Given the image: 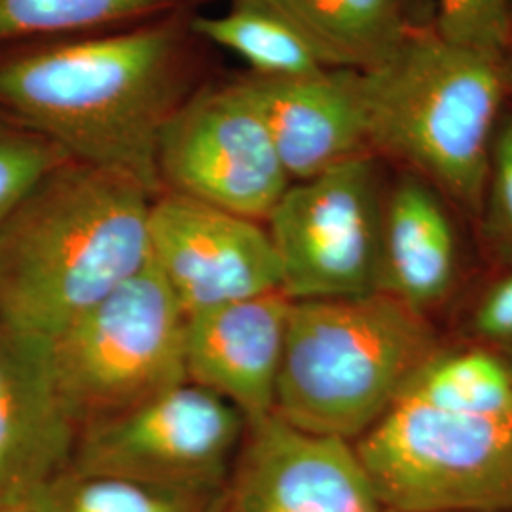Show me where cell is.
<instances>
[{
    "label": "cell",
    "mask_w": 512,
    "mask_h": 512,
    "mask_svg": "<svg viewBox=\"0 0 512 512\" xmlns=\"http://www.w3.org/2000/svg\"><path fill=\"white\" fill-rule=\"evenodd\" d=\"M183 37L156 23L0 59V110L67 158L128 175L152 196L158 135L181 103Z\"/></svg>",
    "instance_id": "1"
},
{
    "label": "cell",
    "mask_w": 512,
    "mask_h": 512,
    "mask_svg": "<svg viewBox=\"0 0 512 512\" xmlns=\"http://www.w3.org/2000/svg\"><path fill=\"white\" fill-rule=\"evenodd\" d=\"M154 198L74 160L46 173L0 224V325L46 346L143 272Z\"/></svg>",
    "instance_id": "2"
},
{
    "label": "cell",
    "mask_w": 512,
    "mask_h": 512,
    "mask_svg": "<svg viewBox=\"0 0 512 512\" xmlns=\"http://www.w3.org/2000/svg\"><path fill=\"white\" fill-rule=\"evenodd\" d=\"M370 154L408 167L444 200L484 209L492 147L503 116V57L408 29L397 50L361 73Z\"/></svg>",
    "instance_id": "3"
},
{
    "label": "cell",
    "mask_w": 512,
    "mask_h": 512,
    "mask_svg": "<svg viewBox=\"0 0 512 512\" xmlns=\"http://www.w3.org/2000/svg\"><path fill=\"white\" fill-rule=\"evenodd\" d=\"M440 349L429 317L384 293L291 302L274 414L355 442Z\"/></svg>",
    "instance_id": "4"
},
{
    "label": "cell",
    "mask_w": 512,
    "mask_h": 512,
    "mask_svg": "<svg viewBox=\"0 0 512 512\" xmlns=\"http://www.w3.org/2000/svg\"><path fill=\"white\" fill-rule=\"evenodd\" d=\"M351 444L384 509L512 512V414L403 393Z\"/></svg>",
    "instance_id": "5"
},
{
    "label": "cell",
    "mask_w": 512,
    "mask_h": 512,
    "mask_svg": "<svg viewBox=\"0 0 512 512\" xmlns=\"http://www.w3.org/2000/svg\"><path fill=\"white\" fill-rule=\"evenodd\" d=\"M184 329L186 315L148 264L46 344L78 433L184 384Z\"/></svg>",
    "instance_id": "6"
},
{
    "label": "cell",
    "mask_w": 512,
    "mask_h": 512,
    "mask_svg": "<svg viewBox=\"0 0 512 512\" xmlns=\"http://www.w3.org/2000/svg\"><path fill=\"white\" fill-rule=\"evenodd\" d=\"M384 192L366 154L291 183L266 228L291 302L376 293Z\"/></svg>",
    "instance_id": "7"
},
{
    "label": "cell",
    "mask_w": 512,
    "mask_h": 512,
    "mask_svg": "<svg viewBox=\"0 0 512 512\" xmlns=\"http://www.w3.org/2000/svg\"><path fill=\"white\" fill-rule=\"evenodd\" d=\"M156 171L162 192L260 222L293 183L241 80L175 107L158 135Z\"/></svg>",
    "instance_id": "8"
},
{
    "label": "cell",
    "mask_w": 512,
    "mask_h": 512,
    "mask_svg": "<svg viewBox=\"0 0 512 512\" xmlns=\"http://www.w3.org/2000/svg\"><path fill=\"white\" fill-rule=\"evenodd\" d=\"M247 421L224 399L184 382L78 433L71 471L220 492Z\"/></svg>",
    "instance_id": "9"
},
{
    "label": "cell",
    "mask_w": 512,
    "mask_h": 512,
    "mask_svg": "<svg viewBox=\"0 0 512 512\" xmlns=\"http://www.w3.org/2000/svg\"><path fill=\"white\" fill-rule=\"evenodd\" d=\"M148 264L186 317L281 291L264 222L162 192L148 213Z\"/></svg>",
    "instance_id": "10"
},
{
    "label": "cell",
    "mask_w": 512,
    "mask_h": 512,
    "mask_svg": "<svg viewBox=\"0 0 512 512\" xmlns=\"http://www.w3.org/2000/svg\"><path fill=\"white\" fill-rule=\"evenodd\" d=\"M222 512H384L348 440L300 431L279 416L247 425Z\"/></svg>",
    "instance_id": "11"
},
{
    "label": "cell",
    "mask_w": 512,
    "mask_h": 512,
    "mask_svg": "<svg viewBox=\"0 0 512 512\" xmlns=\"http://www.w3.org/2000/svg\"><path fill=\"white\" fill-rule=\"evenodd\" d=\"M289 311L275 291L186 317V382L232 404L247 425L272 416Z\"/></svg>",
    "instance_id": "12"
},
{
    "label": "cell",
    "mask_w": 512,
    "mask_h": 512,
    "mask_svg": "<svg viewBox=\"0 0 512 512\" xmlns=\"http://www.w3.org/2000/svg\"><path fill=\"white\" fill-rule=\"evenodd\" d=\"M76 440L44 344L0 325V509L37 499L65 475Z\"/></svg>",
    "instance_id": "13"
},
{
    "label": "cell",
    "mask_w": 512,
    "mask_h": 512,
    "mask_svg": "<svg viewBox=\"0 0 512 512\" xmlns=\"http://www.w3.org/2000/svg\"><path fill=\"white\" fill-rule=\"evenodd\" d=\"M291 181H306L370 154L361 73L323 69L296 78L247 76Z\"/></svg>",
    "instance_id": "14"
},
{
    "label": "cell",
    "mask_w": 512,
    "mask_h": 512,
    "mask_svg": "<svg viewBox=\"0 0 512 512\" xmlns=\"http://www.w3.org/2000/svg\"><path fill=\"white\" fill-rule=\"evenodd\" d=\"M459 243L444 198L406 173L384 198L376 293L429 313L456 287Z\"/></svg>",
    "instance_id": "15"
},
{
    "label": "cell",
    "mask_w": 512,
    "mask_h": 512,
    "mask_svg": "<svg viewBox=\"0 0 512 512\" xmlns=\"http://www.w3.org/2000/svg\"><path fill=\"white\" fill-rule=\"evenodd\" d=\"M243 2L287 21L327 69H374L397 50L410 29L401 0Z\"/></svg>",
    "instance_id": "16"
},
{
    "label": "cell",
    "mask_w": 512,
    "mask_h": 512,
    "mask_svg": "<svg viewBox=\"0 0 512 512\" xmlns=\"http://www.w3.org/2000/svg\"><path fill=\"white\" fill-rule=\"evenodd\" d=\"M190 29L203 40L238 55L255 76L296 78L327 69L287 21L243 0H236L222 16L192 19Z\"/></svg>",
    "instance_id": "17"
},
{
    "label": "cell",
    "mask_w": 512,
    "mask_h": 512,
    "mask_svg": "<svg viewBox=\"0 0 512 512\" xmlns=\"http://www.w3.org/2000/svg\"><path fill=\"white\" fill-rule=\"evenodd\" d=\"M404 393L446 408L512 414V365L478 344L440 349Z\"/></svg>",
    "instance_id": "18"
},
{
    "label": "cell",
    "mask_w": 512,
    "mask_h": 512,
    "mask_svg": "<svg viewBox=\"0 0 512 512\" xmlns=\"http://www.w3.org/2000/svg\"><path fill=\"white\" fill-rule=\"evenodd\" d=\"M224 490L169 488L69 469L46 490V501L50 512H222Z\"/></svg>",
    "instance_id": "19"
},
{
    "label": "cell",
    "mask_w": 512,
    "mask_h": 512,
    "mask_svg": "<svg viewBox=\"0 0 512 512\" xmlns=\"http://www.w3.org/2000/svg\"><path fill=\"white\" fill-rule=\"evenodd\" d=\"M175 0H0V44L78 33L169 8Z\"/></svg>",
    "instance_id": "20"
},
{
    "label": "cell",
    "mask_w": 512,
    "mask_h": 512,
    "mask_svg": "<svg viewBox=\"0 0 512 512\" xmlns=\"http://www.w3.org/2000/svg\"><path fill=\"white\" fill-rule=\"evenodd\" d=\"M67 160L54 143L0 110V224L46 173Z\"/></svg>",
    "instance_id": "21"
},
{
    "label": "cell",
    "mask_w": 512,
    "mask_h": 512,
    "mask_svg": "<svg viewBox=\"0 0 512 512\" xmlns=\"http://www.w3.org/2000/svg\"><path fill=\"white\" fill-rule=\"evenodd\" d=\"M435 31L440 37L505 57L512 46L511 0H437Z\"/></svg>",
    "instance_id": "22"
},
{
    "label": "cell",
    "mask_w": 512,
    "mask_h": 512,
    "mask_svg": "<svg viewBox=\"0 0 512 512\" xmlns=\"http://www.w3.org/2000/svg\"><path fill=\"white\" fill-rule=\"evenodd\" d=\"M482 213L495 243L512 253V112L497 126Z\"/></svg>",
    "instance_id": "23"
},
{
    "label": "cell",
    "mask_w": 512,
    "mask_h": 512,
    "mask_svg": "<svg viewBox=\"0 0 512 512\" xmlns=\"http://www.w3.org/2000/svg\"><path fill=\"white\" fill-rule=\"evenodd\" d=\"M471 330L475 344L512 365V270L480 296L471 315Z\"/></svg>",
    "instance_id": "24"
},
{
    "label": "cell",
    "mask_w": 512,
    "mask_h": 512,
    "mask_svg": "<svg viewBox=\"0 0 512 512\" xmlns=\"http://www.w3.org/2000/svg\"><path fill=\"white\" fill-rule=\"evenodd\" d=\"M0 512H50V507H48L46 492H44V494L38 495L37 499L16 503V505H10V507H2Z\"/></svg>",
    "instance_id": "25"
},
{
    "label": "cell",
    "mask_w": 512,
    "mask_h": 512,
    "mask_svg": "<svg viewBox=\"0 0 512 512\" xmlns=\"http://www.w3.org/2000/svg\"><path fill=\"white\" fill-rule=\"evenodd\" d=\"M503 69H505V80H507V92L512 93V46L503 57Z\"/></svg>",
    "instance_id": "26"
},
{
    "label": "cell",
    "mask_w": 512,
    "mask_h": 512,
    "mask_svg": "<svg viewBox=\"0 0 512 512\" xmlns=\"http://www.w3.org/2000/svg\"><path fill=\"white\" fill-rule=\"evenodd\" d=\"M384 512H399V511H389V509H384Z\"/></svg>",
    "instance_id": "27"
},
{
    "label": "cell",
    "mask_w": 512,
    "mask_h": 512,
    "mask_svg": "<svg viewBox=\"0 0 512 512\" xmlns=\"http://www.w3.org/2000/svg\"><path fill=\"white\" fill-rule=\"evenodd\" d=\"M511 16H512V0H511Z\"/></svg>",
    "instance_id": "28"
}]
</instances>
